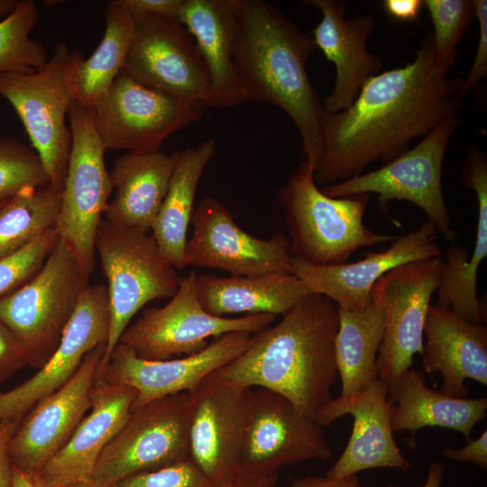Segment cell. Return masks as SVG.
<instances>
[{
	"label": "cell",
	"mask_w": 487,
	"mask_h": 487,
	"mask_svg": "<svg viewBox=\"0 0 487 487\" xmlns=\"http://www.w3.org/2000/svg\"><path fill=\"white\" fill-rule=\"evenodd\" d=\"M462 83L438 63L431 32L425 34L412 61L371 77L347 108L325 110L322 150L313 170L316 184L342 182L363 174L372 162L387 163L414 139L459 117L464 106Z\"/></svg>",
	"instance_id": "1"
},
{
	"label": "cell",
	"mask_w": 487,
	"mask_h": 487,
	"mask_svg": "<svg viewBox=\"0 0 487 487\" xmlns=\"http://www.w3.org/2000/svg\"><path fill=\"white\" fill-rule=\"evenodd\" d=\"M279 323L250 336L246 349L209 376L233 386L263 388L289 400L315 420L333 399L337 377L335 336L339 308L330 299L311 294Z\"/></svg>",
	"instance_id": "2"
},
{
	"label": "cell",
	"mask_w": 487,
	"mask_h": 487,
	"mask_svg": "<svg viewBox=\"0 0 487 487\" xmlns=\"http://www.w3.org/2000/svg\"><path fill=\"white\" fill-rule=\"evenodd\" d=\"M234 61L246 100L282 109L297 127L305 161L317 164L325 108L307 73L312 36L262 0H235Z\"/></svg>",
	"instance_id": "3"
},
{
	"label": "cell",
	"mask_w": 487,
	"mask_h": 487,
	"mask_svg": "<svg viewBox=\"0 0 487 487\" xmlns=\"http://www.w3.org/2000/svg\"><path fill=\"white\" fill-rule=\"evenodd\" d=\"M285 210L291 256L317 265L347 262L358 249L393 242L398 235L374 233L363 223L371 196L325 195L304 160L279 191Z\"/></svg>",
	"instance_id": "4"
},
{
	"label": "cell",
	"mask_w": 487,
	"mask_h": 487,
	"mask_svg": "<svg viewBox=\"0 0 487 487\" xmlns=\"http://www.w3.org/2000/svg\"><path fill=\"white\" fill-rule=\"evenodd\" d=\"M107 280L110 326L96 378L133 316L148 302L171 298L182 278L152 234L115 225L102 218L95 241Z\"/></svg>",
	"instance_id": "5"
},
{
	"label": "cell",
	"mask_w": 487,
	"mask_h": 487,
	"mask_svg": "<svg viewBox=\"0 0 487 487\" xmlns=\"http://www.w3.org/2000/svg\"><path fill=\"white\" fill-rule=\"evenodd\" d=\"M89 275L60 239L40 272L0 299V320L23 345L29 365L40 369L52 355Z\"/></svg>",
	"instance_id": "6"
},
{
	"label": "cell",
	"mask_w": 487,
	"mask_h": 487,
	"mask_svg": "<svg viewBox=\"0 0 487 487\" xmlns=\"http://www.w3.org/2000/svg\"><path fill=\"white\" fill-rule=\"evenodd\" d=\"M68 117L71 147L56 229L60 239L91 274L95 267L96 235L107 209L113 184L92 108L74 100Z\"/></svg>",
	"instance_id": "7"
},
{
	"label": "cell",
	"mask_w": 487,
	"mask_h": 487,
	"mask_svg": "<svg viewBox=\"0 0 487 487\" xmlns=\"http://www.w3.org/2000/svg\"><path fill=\"white\" fill-rule=\"evenodd\" d=\"M72 51L56 45L47 62L32 73L0 75V96L20 117L38 153L50 185L61 190L71 147L66 117L74 101L69 82Z\"/></svg>",
	"instance_id": "8"
},
{
	"label": "cell",
	"mask_w": 487,
	"mask_h": 487,
	"mask_svg": "<svg viewBox=\"0 0 487 487\" xmlns=\"http://www.w3.org/2000/svg\"><path fill=\"white\" fill-rule=\"evenodd\" d=\"M459 122V117L448 118L417 145L381 168L320 189L330 198L377 194L384 212L391 201H409L425 213L437 233L453 242L457 233L452 227L443 195L442 168L448 142Z\"/></svg>",
	"instance_id": "9"
},
{
	"label": "cell",
	"mask_w": 487,
	"mask_h": 487,
	"mask_svg": "<svg viewBox=\"0 0 487 487\" xmlns=\"http://www.w3.org/2000/svg\"><path fill=\"white\" fill-rule=\"evenodd\" d=\"M191 411L190 392L161 398L132 410L98 458L92 482L111 487L132 475L188 458Z\"/></svg>",
	"instance_id": "10"
},
{
	"label": "cell",
	"mask_w": 487,
	"mask_h": 487,
	"mask_svg": "<svg viewBox=\"0 0 487 487\" xmlns=\"http://www.w3.org/2000/svg\"><path fill=\"white\" fill-rule=\"evenodd\" d=\"M197 279L193 271L182 278L170 300L144 310L126 327L119 342L142 359L169 360L202 351L210 337L231 332L257 333L275 321V315L265 313L228 317L207 312L198 298Z\"/></svg>",
	"instance_id": "11"
},
{
	"label": "cell",
	"mask_w": 487,
	"mask_h": 487,
	"mask_svg": "<svg viewBox=\"0 0 487 487\" xmlns=\"http://www.w3.org/2000/svg\"><path fill=\"white\" fill-rule=\"evenodd\" d=\"M443 262L441 255L406 262L385 273L372 288V298L384 313L376 367L387 385L411 368L415 354L423 355L425 321Z\"/></svg>",
	"instance_id": "12"
},
{
	"label": "cell",
	"mask_w": 487,
	"mask_h": 487,
	"mask_svg": "<svg viewBox=\"0 0 487 487\" xmlns=\"http://www.w3.org/2000/svg\"><path fill=\"white\" fill-rule=\"evenodd\" d=\"M199 106L148 88L123 69L92 111L106 150L147 154L160 152L168 136L198 120Z\"/></svg>",
	"instance_id": "13"
},
{
	"label": "cell",
	"mask_w": 487,
	"mask_h": 487,
	"mask_svg": "<svg viewBox=\"0 0 487 487\" xmlns=\"http://www.w3.org/2000/svg\"><path fill=\"white\" fill-rule=\"evenodd\" d=\"M137 83L179 101L208 105L209 75L190 34L178 23L134 19L123 69Z\"/></svg>",
	"instance_id": "14"
},
{
	"label": "cell",
	"mask_w": 487,
	"mask_h": 487,
	"mask_svg": "<svg viewBox=\"0 0 487 487\" xmlns=\"http://www.w3.org/2000/svg\"><path fill=\"white\" fill-rule=\"evenodd\" d=\"M323 427L279 393L252 389L239 471L278 474L283 465L332 456Z\"/></svg>",
	"instance_id": "15"
},
{
	"label": "cell",
	"mask_w": 487,
	"mask_h": 487,
	"mask_svg": "<svg viewBox=\"0 0 487 487\" xmlns=\"http://www.w3.org/2000/svg\"><path fill=\"white\" fill-rule=\"evenodd\" d=\"M191 221L194 230L186 244L188 265L219 269L233 276L289 272V240L284 233L267 240L254 237L213 197L200 201Z\"/></svg>",
	"instance_id": "16"
},
{
	"label": "cell",
	"mask_w": 487,
	"mask_h": 487,
	"mask_svg": "<svg viewBox=\"0 0 487 487\" xmlns=\"http://www.w3.org/2000/svg\"><path fill=\"white\" fill-rule=\"evenodd\" d=\"M106 345L91 350L60 388L40 400L18 422L9 442L12 465L40 473L68 442L91 406V389Z\"/></svg>",
	"instance_id": "17"
},
{
	"label": "cell",
	"mask_w": 487,
	"mask_h": 487,
	"mask_svg": "<svg viewBox=\"0 0 487 487\" xmlns=\"http://www.w3.org/2000/svg\"><path fill=\"white\" fill-rule=\"evenodd\" d=\"M191 393L189 457L216 487L239 471L252 389L207 376Z\"/></svg>",
	"instance_id": "18"
},
{
	"label": "cell",
	"mask_w": 487,
	"mask_h": 487,
	"mask_svg": "<svg viewBox=\"0 0 487 487\" xmlns=\"http://www.w3.org/2000/svg\"><path fill=\"white\" fill-rule=\"evenodd\" d=\"M109 326L107 288L88 284L50 359L30 379L0 393V419L18 424L40 400L65 384L91 350L106 344Z\"/></svg>",
	"instance_id": "19"
},
{
	"label": "cell",
	"mask_w": 487,
	"mask_h": 487,
	"mask_svg": "<svg viewBox=\"0 0 487 487\" xmlns=\"http://www.w3.org/2000/svg\"><path fill=\"white\" fill-rule=\"evenodd\" d=\"M250 336L244 332L226 333L197 354L160 361L142 359L119 342L96 379L133 388L137 393L133 410L161 398L192 392L207 376L240 355Z\"/></svg>",
	"instance_id": "20"
},
{
	"label": "cell",
	"mask_w": 487,
	"mask_h": 487,
	"mask_svg": "<svg viewBox=\"0 0 487 487\" xmlns=\"http://www.w3.org/2000/svg\"><path fill=\"white\" fill-rule=\"evenodd\" d=\"M437 232L429 221L396 240L386 250L364 253L362 260L336 265H317L291 256L289 272L314 294L326 296L340 308L356 310L372 301L376 281L406 262L441 256Z\"/></svg>",
	"instance_id": "21"
},
{
	"label": "cell",
	"mask_w": 487,
	"mask_h": 487,
	"mask_svg": "<svg viewBox=\"0 0 487 487\" xmlns=\"http://www.w3.org/2000/svg\"><path fill=\"white\" fill-rule=\"evenodd\" d=\"M345 414L354 419L352 434L340 457L326 471V477L338 479L376 468H410L393 437L392 403L384 381L379 379L345 404L327 403L315 421L324 427Z\"/></svg>",
	"instance_id": "22"
},
{
	"label": "cell",
	"mask_w": 487,
	"mask_h": 487,
	"mask_svg": "<svg viewBox=\"0 0 487 487\" xmlns=\"http://www.w3.org/2000/svg\"><path fill=\"white\" fill-rule=\"evenodd\" d=\"M303 3L318 8L322 14L311 34L317 48L335 65V84L323 106L326 112L337 113L347 108L363 84L383 67L382 60L370 52L367 46L376 20L370 14L346 18V4L341 0Z\"/></svg>",
	"instance_id": "23"
},
{
	"label": "cell",
	"mask_w": 487,
	"mask_h": 487,
	"mask_svg": "<svg viewBox=\"0 0 487 487\" xmlns=\"http://www.w3.org/2000/svg\"><path fill=\"white\" fill-rule=\"evenodd\" d=\"M136 395L128 385L96 378L90 412L41 469L42 478L52 487L92 482L98 458L127 421Z\"/></svg>",
	"instance_id": "24"
},
{
	"label": "cell",
	"mask_w": 487,
	"mask_h": 487,
	"mask_svg": "<svg viewBox=\"0 0 487 487\" xmlns=\"http://www.w3.org/2000/svg\"><path fill=\"white\" fill-rule=\"evenodd\" d=\"M424 334L423 369L442 374L441 392L467 397L466 379L487 385V327L482 321H468L449 307L430 305Z\"/></svg>",
	"instance_id": "25"
},
{
	"label": "cell",
	"mask_w": 487,
	"mask_h": 487,
	"mask_svg": "<svg viewBox=\"0 0 487 487\" xmlns=\"http://www.w3.org/2000/svg\"><path fill=\"white\" fill-rule=\"evenodd\" d=\"M179 23L195 39L207 69V106L228 108L246 100L234 61L235 0H182Z\"/></svg>",
	"instance_id": "26"
},
{
	"label": "cell",
	"mask_w": 487,
	"mask_h": 487,
	"mask_svg": "<svg viewBox=\"0 0 487 487\" xmlns=\"http://www.w3.org/2000/svg\"><path fill=\"white\" fill-rule=\"evenodd\" d=\"M462 184L474 191L477 200V234L473 252L459 244L446 251L435 305L449 307L464 319L482 321L483 310L477 297V272L487 257V159L476 145H471L462 168Z\"/></svg>",
	"instance_id": "27"
},
{
	"label": "cell",
	"mask_w": 487,
	"mask_h": 487,
	"mask_svg": "<svg viewBox=\"0 0 487 487\" xmlns=\"http://www.w3.org/2000/svg\"><path fill=\"white\" fill-rule=\"evenodd\" d=\"M179 152H127L118 157L110 172L115 195L104 218L118 226L149 233L166 196Z\"/></svg>",
	"instance_id": "28"
},
{
	"label": "cell",
	"mask_w": 487,
	"mask_h": 487,
	"mask_svg": "<svg viewBox=\"0 0 487 487\" xmlns=\"http://www.w3.org/2000/svg\"><path fill=\"white\" fill-rule=\"evenodd\" d=\"M388 398L393 433L438 427L456 430L468 441L487 410L486 398H457L434 391L427 386L425 373L411 368L388 384Z\"/></svg>",
	"instance_id": "29"
},
{
	"label": "cell",
	"mask_w": 487,
	"mask_h": 487,
	"mask_svg": "<svg viewBox=\"0 0 487 487\" xmlns=\"http://www.w3.org/2000/svg\"><path fill=\"white\" fill-rule=\"evenodd\" d=\"M197 292L203 308L215 316L231 314L283 315L311 294L298 277L289 272L252 276H198Z\"/></svg>",
	"instance_id": "30"
},
{
	"label": "cell",
	"mask_w": 487,
	"mask_h": 487,
	"mask_svg": "<svg viewBox=\"0 0 487 487\" xmlns=\"http://www.w3.org/2000/svg\"><path fill=\"white\" fill-rule=\"evenodd\" d=\"M216 152L208 139L195 148L179 151L169 188L155 221L152 235L160 250L176 269L188 265L187 232L194 213V200L201 177Z\"/></svg>",
	"instance_id": "31"
},
{
	"label": "cell",
	"mask_w": 487,
	"mask_h": 487,
	"mask_svg": "<svg viewBox=\"0 0 487 487\" xmlns=\"http://www.w3.org/2000/svg\"><path fill=\"white\" fill-rule=\"evenodd\" d=\"M383 332V309L372 298L361 309L339 308L335 348L342 391L338 398H333L328 403L342 405L349 402L379 380L376 361Z\"/></svg>",
	"instance_id": "32"
},
{
	"label": "cell",
	"mask_w": 487,
	"mask_h": 487,
	"mask_svg": "<svg viewBox=\"0 0 487 487\" xmlns=\"http://www.w3.org/2000/svg\"><path fill=\"white\" fill-rule=\"evenodd\" d=\"M106 28L103 38L87 59L72 51L69 82L75 101L93 108L123 70L131 45L134 19L119 0L105 8Z\"/></svg>",
	"instance_id": "33"
},
{
	"label": "cell",
	"mask_w": 487,
	"mask_h": 487,
	"mask_svg": "<svg viewBox=\"0 0 487 487\" xmlns=\"http://www.w3.org/2000/svg\"><path fill=\"white\" fill-rule=\"evenodd\" d=\"M60 192L51 185L28 187L0 207V258L13 253L56 227Z\"/></svg>",
	"instance_id": "34"
},
{
	"label": "cell",
	"mask_w": 487,
	"mask_h": 487,
	"mask_svg": "<svg viewBox=\"0 0 487 487\" xmlns=\"http://www.w3.org/2000/svg\"><path fill=\"white\" fill-rule=\"evenodd\" d=\"M39 18L32 0H20L16 9L0 20V75L32 73L48 60L44 45L30 37Z\"/></svg>",
	"instance_id": "35"
},
{
	"label": "cell",
	"mask_w": 487,
	"mask_h": 487,
	"mask_svg": "<svg viewBox=\"0 0 487 487\" xmlns=\"http://www.w3.org/2000/svg\"><path fill=\"white\" fill-rule=\"evenodd\" d=\"M432 25L436 60L447 69L457 59L456 47L474 17L473 0H425Z\"/></svg>",
	"instance_id": "36"
},
{
	"label": "cell",
	"mask_w": 487,
	"mask_h": 487,
	"mask_svg": "<svg viewBox=\"0 0 487 487\" xmlns=\"http://www.w3.org/2000/svg\"><path fill=\"white\" fill-rule=\"evenodd\" d=\"M46 185L49 178L38 153L14 137H0V200Z\"/></svg>",
	"instance_id": "37"
},
{
	"label": "cell",
	"mask_w": 487,
	"mask_h": 487,
	"mask_svg": "<svg viewBox=\"0 0 487 487\" xmlns=\"http://www.w3.org/2000/svg\"><path fill=\"white\" fill-rule=\"evenodd\" d=\"M59 240L55 227L27 246L0 258V299L20 289L40 272Z\"/></svg>",
	"instance_id": "38"
},
{
	"label": "cell",
	"mask_w": 487,
	"mask_h": 487,
	"mask_svg": "<svg viewBox=\"0 0 487 487\" xmlns=\"http://www.w3.org/2000/svg\"><path fill=\"white\" fill-rule=\"evenodd\" d=\"M111 487H216L190 457L123 479Z\"/></svg>",
	"instance_id": "39"
},
{
	"label": "cell",
	"mask_w": 487,
	"mask_h": 487,
	"mask_svg": "<svg viewBox=\"0 0 487 487\" xmlns=\"http://www.w3.org/2000/svg\"><path fill=\"white\" fill-rule=\"evenodd\" d=\"M474 17L478 21L479 40L475 56L465 78H463L461 93L464 96L487 74V1L473 0Z\"/></svg>",
	"instance_id": "40"
},
{
	"label": "cell",
	"mask_w": 487,
	"mask_h": 487,
	"mask_svg": "<svg viewBox=\"0 0 487 487\" xmlns=\"http://www.w3.org/2000/svg\"><path fill=\"white\" fill-rule=\"evenodd\" d=\"M27 364L23 345L8 326L0 320V384Z\"/></svg>",
	"instance_id": "41"
},
{
	"label": "cell",
	"mask_w": 487,
	"mask_h": 487,
	"mask_svg": "<svg viewBox=\"0 0 487 487\" xmlns=\"http://www.w3.org/2000/svg\"><path fill=\"white\" fill-rule=\"evenodd\" d=\"M133 19L152 17L179 23L182 0H119Z\"/></svg>",
	"instance_id": "42"
},
{
	"label": "cell",
	"mask_w": 487,
	"mask_h": 487,
	"mask_svg": "<svg viewBox=\"0 0 487 487\" xmlns=\"http://www.w3.org/2000/svg\"><path fill=\"white\" fill-rule=\"evenodd\" d=\"M441 455L448 459L473 463L483 469L487 468V431L474 439L468 440L467 445L461 449L446 447L442 450Z\"/></svg>",
	"instance_id": "43"
},
{
	"label": "cell",
	"mask_w": 487,
	"mask_h": 487,
	"mask_svg": "<svg viewBox=\"0 0 487 487\" xmlns=\"http://www.w3.org/2000/svg\"><path fill=\"white\" fill-rule=\"evenodd\" d=\"M13 419L0 421V487H11L13 465L9 457V442L16 428Z\"/></svg>",
	"instance_id": "44"
},
{
	"label": "cell",
	"mask_w": 487,
	"mask_h": 487,
	"mask_svg": "<svg viewBox=\"0 0 487 487\" xmlns=\"http://www.w3.org/2000/svg\"><path fill=\"white\" fill-rule=\"evenodd\" d=\"M382 5L386 13L400 22H418L424 7L422 0H385Z\"/></svg>",
	"instance_id": "45"
},
{
	"label": "cell",
	"mask_w": 487,
	"mask_h": 487,
	"mask_svg": "<svg viewBox=\"0 0 487 487\" xmlns=\"http://www.w3.org/2000/svg\"><path fill=\"white\" fill-rule=\"evenodd\" d=\"M289 487H361L357 474L334 479L325 476L308 475L294 479Z\"/></svg>",
	"instance_id": "46"
},
{
	"label": "cell",
	"mask_w": 487,
	"mask_h": 487,
	"mask_svg": "<svg viewBox=\"0 0 487 487\" xmlns=\"http://www.w3.org/2000/svg\"><path fill=\"white\" fill-rule=\"evenodd\" d=\"M277 474L236 473L223 487H276Z\"/></svg>",
	"instance_id": "47"
},
{
	"label": "cell",
	"mask_w": 487,
	"mask_h": 487,
	"mask_svg": "<svg viewBox=\"0 0 487 487\" xmlns=\"http://www.w3.org/2000/svg\"><path fill=\"white\" fill-rule=\"evenodd\" d=\"M11 487H52L40 473H25L13 466Z\"/></svg>",
	"instance_id": "48"
},
{
	"label": "cell",
	"mask_w": 487,
	"mask_h": 487,
	"mask_svg": "<svg viewBox=\"0 0 487 487\" xmlns=\"http://www.w3.org/2000/svg\"><path fill=\"white\" fill-rule=\"evenodd\" d=\"M445 474V466L441 463H431L424 484L421 487H441ZM365 487V486H361ZM385 487H392L388 485Z\"/></svg>",
	"instance_id": "49"
},
{
	"label": "cell",
	"mask_w": 487,
	"mask_h": 487,
	"mask_svg": "<svg viewBox=\"0 0 487 487\" xmlns=\"http://www.w3.org/2000/svg\"><path fill=\"white\" fill-rule=\"evenodd\" d=\"M20 0H0V20L11 14L18 6Z\"/></svg>",
	"instance_id": "50"
},
{
	"label": "cell",
	"mask_w": 487,
	"mask_h": 487,
	"mask_svg": "<svg viewBox=\"0 0 487 487\" xmlns=\"http://www.w3.org/2000/svg\"><path fill=\"white\" fill-rule=\"evenodd\" d=\"M64 487H99L93 482L88 483H80V484H75V485H69V486H64Z\"/></svg>",
	"instance_id": "51"
},
{
	"label": "cell",
	"mask_w": 487,
	"mask_h": 487,
	"mask_svg": "<svg viewBox=\"0 0 487 487\" xmlns=\"http://www.w3.org/2000/svg\"><path fill=\"white\" fill-rule=\"evenodd\" d=\"M5 200V199L0 200V207H1V205L3 204V202H4Z\"/></svg>",
	"instance_id": "52"
},
{
	"label": "cell",
	"mask_w": 487,
	"mask_h": 487,
	"mask_svg": "<svg viewBox=\"0 0 487 487\" xmlns=\"http://www.w3.org/2000/svg\"><path fill=\"white\" fill-rule=\"evenodd\" d=\"M0 126H1V124H0Z\"/></svg>",
	"instance_id": "53"
},
{
	"label": "cell",
	"mask_w": 487,
	"mask_h": 487,
	"mask_svg": "<svg viewBox=\"0 0 487 487\" xmlns=\"http://www.w3.org/2000/svg\"><path fill=\"white\" fill-rule=\"evenodd\" d=\"M0 421H1V419H0Z\"/></svg>",
	"instance_id": "54"
}]
</instances>
